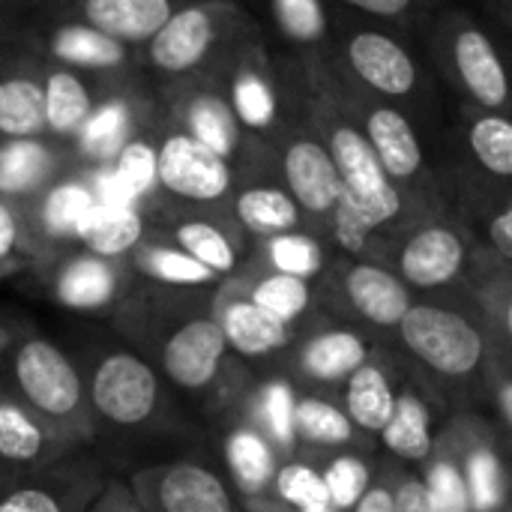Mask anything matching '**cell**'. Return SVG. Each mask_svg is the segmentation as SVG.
<instances>
[{"label": "cell", "instance_id": "cb8c5ba5", "mask_svg": "<svg viewBox=\"0 0 512 512\" xmlns=\"http://www.w3.org/2000/svg\"><path fill=\"white\" fill-rule=\"evenodd\" d=\"M72 168H78L72 147L51 135L0 141V198L24 207Z\"/></svg>", "mask_w": 512, "mask_h": 512}, {"label": "cell", "instance_id": "11a10c76", "mask_svg": "<svg viewBox=\"0 0 512 512\" xmlns=\"http://www.w3.org/2000/svg\"><path fill=\"white\" fill-rule=\"evenodd\" d=\"M9 348V336H6V330H0V354Z\"/></svg>", "mask_w": 512, "mask_h": 512}, {"label": "cell", "instance_id": "d590c367", "mask_svg": "<svg viewBox=\"0 0 512 512\" xmlns=\"http://www.w3.org/2000/svg\"><path fill=\"white\" fill-rule=\"evenodd\" d=\"M258 258L267 264V270L288 273V276H297V279H306V282L321 276V270L327 264L324 243L309 228L258 240Z\"/></svg>", "mask_w": 512, "mask_h": 512}, {"label": "cell", "instance_id": "ba28073f", "mask_svg": "<svg viewBox=\"0 0 512 512\" xmlns=\"http://www.w3.org/2000/svg\"><path fill=\"white\" fill-rule=\"evenodd\" d=\"M270 147H273V156H276V165L288 192L303 210L306 228H312L315 234L321 231L330 234L345 186H342V177L330 150L324 147L318 129L312 126L306 114V93H303L300 111L282 126V132L273 138Z\"/></svg>", "mask_w": 512, "mask_h": 512}, {"label": "cell", "instance_id": "44dd1931", "mask_svg": "<svg viewBox=\"0 0 512 512\" xmlns=\"http://www.w3.org/2000/svg\"><path fill=\"white\" fill-rule=\"evenodd\" d=\"M453 144L459 162L492 189V198L512 189V114L477 105H459L453 123Z\"/></svg>", "mask_w": 512, "mask_h": 512}, {"label": "cell", "instance_id": "b9f144b4", "mask_svg": "<svg viewBox=\"0 0 512 512\" xmlns=\"http://www.w3.org/2000/svg\"><path fill=\"white\" fill-rule=\"evenodd\" d=\"M285 507L303 512L312 507H330V495L324 486V474L315 471L306 462H285L276 471L273 489H270Z\"/></svg>", "mask_w": 512, "mask_h": 512}, {"label": "cell", "instance_id": "91938a15", "mask_svg": "<svg viewBox=\"0 0 512 512\" xmlns=\"http://www.w3.org/2000/svg\"><path fill=\"white\" fill-rule=\"evenodd\" d=\"M0 474H3V471H0Z\"/></svg>", "mask_w": 512, "mask_h": 512}, {"label": "cell", "instance_id": "ac0fdd59", "mask_svg": "<svg viewBox=\"0 0 512 512\" xmlns=\"http://www.w3.org/2000/svg\"><path fill=\"white\" fill-rule=\"evenodd\" d=\"M399 234L402 240L393 258H396V273L408 288H423V291L444 288L456 282L468 267L471 258L468 237L456 222L444 219V213L414 219L402 225Z\"/></svg>", "mask_w": 512, "mask_h": 512}, {"label": "cell", "instance_id": "277c9868", "mask_svg": "<svg viewBox=\"0 0 512 512\" xmlns=\"http://www.w3.org/2000/svg\"><path fill=\"white\" fill-rule=\"evenodd\" d=\"M153 288L156 294H147V303L156 312H147L138 300L132 303L141 309L144 321H153V336L147 342L153 351L150 366L186 393L213 390L228 360V342L213 315V294L204 303L192 294L201 288Z\"/></svg>", "mask_w": 512, "mask_h": 512}, {"label": "cell", "instance_id": "681fc988", "mask_svg": "<svg viewBox=\"0 0 512 512\" xmlns=\"http://www.w3.org/2000/svg\"><path fill=\"white\" fill-rule=\"evenodd\" d=\"M393 512H438L423 480H402L393 492Z\"/></svg>", "mask_w": 512, "mask_h": 512}, {"label": "cell", "instance_id": "bcb514c9", "mask_svg": "<svg viewBox=\"0 0 512 512\" xmlns=\"http://www.w3.org/2000/svg\"><path fill=\"white\" fill-rule=\"evenodd\" d=\"M27 264H33V258L27 252L18 207L0 198V276H9Z\"/></svg>", "mask_w": 512, "mask_h": 512}, {"label": "cell", "instance_id": "7dc6e473", "mask_svg": "<svg viewBox=\"0 0 512 512\" xmlns=\"http://www.w3.org/2000/svg\"><path fill=\"white\" fill-rule=\"evenodd\" d=\"M492 201H498V207L489 216L486 234H489L492 252L504 261H512V189Z\"/></svg>", "mask_w": 512, "mask_h": 512}, {"label": "cell", "instance_id": "60d3db41", "mask_svg": "<svg viewBox=\"0 0 512 512\" xmlns=\"http://www.w3.org/2000/svg\"><path fill=\"white\" fill-rule=\"evenodd\" d=\"M333 3L360 18L390 24L408 36H423L426 24L441 9L438 0H333Z\"/></svg>", "mask_w": 512, "mask_h": 512}, {"label": "cell", "instance_id": "e0dca14e", "mask_svg": "<svg viewBox=\"0 0 512 512\" xmlns=\"http://www.w3.org/2000/svg\"><path fill=\"white\" fill-rule=\"evenodd\" d=\"M126 483L147 512H240L234 489L195 459L135 471Z\"/></svg>", "mask_w": 512, "mask_h": 512}, {"label": "cell", "instance_id": "4fadbf2b", "mask_svg": "<svg viewBox=\"0 0 512 512\" xmlns=\"http://www.w3.org/2000/svg\"><path fill=\"white\" fill-rule=\"evenodd\" d=\"M99 204L96 177L87 168H72L54 180L42 195L18 207L27 252L33 264H51L57 255L78 246L87 216Z\"/></svg>", "mask_w": 512, "mask_h": 512}, {"label": "cell", "instance_id": "1f68e13d", "mask_svg": "<svg viewBox=\"0 0 512 512\" xmlns=\"http://www.w3.org/2000/svg\"><path fill=\"white\" fill-rule=\"evenodd\" d=\"M150 234V219L141 204H96L81 228L78 246L102 258L129 261Z\"/></svg>", "mask_w": 512, "mask_h": 512}, {"label": "cell", "instance_id": "ffe728a7", "mask_svg": "<svg viewBox=\"0 0 512 512\" xmlns=\"http://www.w3.org/2000/svg\"><path fill=\"white\" fill-rule=\"evenodd\" d=\"M132 276L129 261L102 258L75 246L48 264V291L63 309L99 312L126 297Z\"/></svg>", "mask_w": 512, "mask_h": 512}, {"label": "cell", "instance_id": "f6af8a7d", "mask_svg": "<svg viewBox=\"0 0 512 512\" xmlns=\"http://www.w3.org/2000/svg\"><path fill=\"white\" fill-rule=\"evenodd\" d=\"M423 483H426L438 512H474L471 510L465 471H462V465L456 459L441 456L438 462H432Z\"/></svg>", "mask_w": 512, "mask_h": 512}, {"label": "cell", "instance_id": "7bdbcfd3", "mask_svg": "<svg viewBox=\"0 0 512 512\" xmlns=\"http://www.w3.org/2000/svg\"><path fill=\"white\" fill-rule=\"evenodd\" d=\"M465 480H468V495H471V510L492 512L504 504V471L498 456L489 447H474L462 465Z\"/></svg>", "mask_w": 512, "mask_h": 512}, {"label": "cell", "instance_id": "4316f807", "mask_svg": "<svg viewBox=\"0 0 512 512\" xmlns=\"http://www.w3.org/2000/svg\"><path fill=\"white\" fill-rule=\"evenodd\" d=\"M213 294V315L225 333L228 351L240 357H270L291 342V327L258 309L237 285L234 276L222 279Z\"/></svg>", "mask_w": 512, "mask_h": 512}, {"label": "cell", "instance_id": "5b68a950", "mask_svg": "<svg viewBox=\"0 0 512 512\" xmlns=\"http://www.w3.org/2000/svg\"><path fill=\"white\" fill-rule=\"evenodd\" d=\"M432 72L465 102L512 114V63L495 33L465 9L441 6L423 30Z\"/></svg>", "mask_w": 512, "mask_h": 512}, {"label": "cell", "instance_id": "8992f818", "mask_svg": "<svg viewBox=\"0 0 512 512\" xmlns=\"http://www.w3.org/2000/svg\"><path fill=\"white\" fill-rule=\"evenodd\" d=\"M330 72H333V84H336L342 105L357 120V126L369 138L381 168L405 192V198L414 204V210L420 216L444 213V192L438 189V180H435V171L429 165L426 144H423L417 120L408 111H402V108L354 87L351 81H345L333 69V63H330Z\"/></svg>", "mask_w": 512, "mask_h": 512}, {"label": "cell", "instance_id": "6f0895ef", "mask_svg": "<svg viewBox=\"0 0 512 512\" xmlns=\"http://www.w3.org/2000/svg\"><path fill=\"white\" fill-rule=\"evenodd\" d=\"M504 51H507V57H510V63H512V39L504 45Z\"/></svg>", "mask_w": 512, "mask_h": 512}, {"label": "cell", "instance_id": "3957f363", "mask_svg": "<svg viewBox=\"0 0 512 512\" xmlns=\"http://www.w3.org/2000/svg\"><path fill=\"white\" fill-rule=\"evenodd\" d=\"M411 39L414 36L390 24L336 9L330 63L354 87L420 120L429 114L438 93L435 72Z\"/></svg>", "mask_w": 512, "mask_h": 512}, {"label": "cell", "instance_id": "603a6c76", "mask_svg": "<svg viewBox=\"0 0 512 512\" xmlns=\"http://www.w3.org/2000/svg\"><path fill=\"white\" fill-rule=\"evenodd\" d=\"M192 3H201V0H51L48 9L39 15H63L111 39H120L132 48H141L180 9Z\"/></svg>", "mask_w": 512, "mask_h": 512}, {"label": "cell", "instance_id": "4dcf8cb0", "mask_svg": "<svg viewBox=\"0 0 512 512\" xmlns=\"http://www.w3.org/2000/svg\"><path fill=\"white\" fill-rule=\"evenodd\" d=\"M225 465L234 489L252 504L264 498L273 489L276 471H279V450L264 438L261 429H255L249 420H240L225 435Z\"/></svg>", "mask_w": 512, "mask_h": 512}, {"label": "cell", "instance_id": "7402d4cb", "mask_svg": "<svg viewBox=\"0 0 512 512\" xmlns=\"http://www.w3.org/2000/svg\"><path fill=\"white\" fill-rule=\"evenodd\" d=\"M153 108L156 99L141 84H126L123 90H117L75 138L72 153L78 165L93 174L111 171L120 153L126 150V144L141 132Z\"/></svg>", "mask_w": 512, "mask_h": 512}, {"label": "cell", "instance_id": "f35d334b", "mask_svg": "<svg viewBox=\"0 0 512 512\" xmlns=\"http://www.w3.org/2000/svg\"><path fill=\"white\" fill-rule=\"evenodd\" d=\"M384 444L408 459V462H423L432 453V414L426 408L423 399H417L414 393H402L396 396V411L390 417V423L381 432Z\"/></svg>", "mask_w": 512, "mask_h": 512}, {"label": "cell", "instance_id": "9f6ffc18", "mask_svg": "<svg viewBox=\"0 0 512 512\" xmlns=\"http://www.w3.org/2000/svg\"><path fill=\"white\" fill-rule=\"evenodd\" d=\"M303 512H336L333 507H312V510H303Z\"/></svg>", "mask_w": 512, "mask_h": 512}, {"label": "cell", "instance_id": "8d00e7d4", "mask_svg": "<svg viewBox=\"0 0 512 512\" xmlns=\"http://www.w3.org/2000/svg\"><path fill=\"white\" fill-rule=\"evenodd\" d=\"M237 279V276H234ZM240 291L267 315H273L282 324H294L309 306H312V285L306 279L288 276V273H261L255 279H237Z\"/></svg>", "mask_w": 512, "mask_h": 512}, {"label": "cell", "instance_id": "e575fe53", "mask_svg": "<svg viewBox=\"0 0 512 512\" xmlns=\"http://www.w3.org/2000/svg\"><path fill=\"white\" fill-rule=\"evenodd\" d=\"M396 411V390L387 378V372L375 363H363L348 378L345 393V414L360 432H384Z\"/></svg>", "mask_w": 512, "mask_h": 512}, {"label": "cell", "instance_id": "c3c4849f", "mask_svg": "<svg viewBox=\"0 0 512 512\" xmlns=\"http://www.w3.org/2000/svg\"><path fill=\"white\" fill-rule=\"evenodd\" d=\"M51 0H0V39H9L15 30L30 24Z\"/></svg>", "mask_w": 512, "mask_h": 512}, {"label": "cell", "instance_id": "9a60e30c", "mask_svg": "<svg viewBox=\"0 0 512 512\" xmlns=\"http://www.w3.org/2000/svg\"><path fill=\"white\" fill-rule=\"evenodd\" d=\"M153 99L159 111L165 114V120H171L177 129L207 144L219 156H225L231 165H237L255 141L237 123L216 78L171 84L165 90H156Z\"/></svg>", "mask_w": 512, "mask_h": 512}, {"label": "cell", "instance_id": "9c48e42d", "mask_svg": "<svg viewBox=\"0 0 512 512\" xmlns=\"http://www.w3.org/2000/svg\"><path fill=\"white\" fill-rule=\"evenodd\" d=\"M159 108V105H156ZM156 183L159 195L189 210H228L237 183L234 165L177 129L159 111L156 129Z\"/></svg>", "mask_w": 512, "mask_h": 512}, {"label": "cell", "instance_id": "7a4b0ae2", "mask_svg": "<svg viewBox=\"0 0 512 512\" xmlns=\"http://www.w3.org/2000/svg\"><path fill=\"white\" fill-rule=\"evenodd\" d=\"M258 33H264L261 24L240 0L192 3L138 48V81L147 93H156L183 81L219 78Z\"/></svg>", "mask_w": 512, "mask_h": 512}, {"label": "cell", "instance_id": "6da1fadb", "mask_svg": "<svg viewBox=\"0 0 512 512\" xmlns=\"http://www.w3.org/2000/svg\"><path fill=\"white\" fill-rule=\"evenodd\" d=\"M300 63V60H297ZM306 75V114L330 150L342 177V204L333 216L330 237L351 255H363L375 234L399 231L414 219H426L414 210L405 192L381 168L369 138L342 105L330 60L300 63Z\"/></svg>", "mask_w": 512, "mask_h": 512}, {"label": "cell", "instance_id": "db71d44e", "mask_svg": "<svg viewBox=\"0 0 512 512\" xmlns=\"http://www.w3.org/2000/svg\"><path fill=\"white\" fill-rule=\"evenodd\" d=\"M507 330H510V339H512V291H510V300H507Z\"/></svg>", "mask_w": 512, "mask_h": 512}, {"label": "cell", "instance_id": "74e56055", "mask_svg": "<svg viewBox=\"0 0 512 512\" xmlns=\"http://www.w3.org/2000/svg\"><path fill=\"white\" fill-rule=\"evenodd\" d=\"M294 408H297V393L288 381H267L258 387V393L249 402V423L264 432V438L279 450H291L297 444L294 435Z\"/></svg>", "mask_w": 512, "mask_h": 512}, {"label": "cell", "instance_id": "816d5d0a", "mask_svg": "<svg viewBox=\"0 0 512 512\" xmlns=\"http://www.w3.org/2000/svg\"><path fill=\"white\" fill-rule=\"evenodd\" d=\"M351 512H393V492L387 486H372Z\"/></svg>", "mask_w": 512, "mask_h": 512}, {"label": "cell", "instance_id": "52a82bcc", "mask_svg": "<svg viewBox=\"0 0 512 512\" xmlns=\"http://www.w3.org/2000/svg\"><path fill=\"white\" fill-rule=\"evenodd\" d=\"M6 387L78 447L96 438L99 423L87 399L84 375L54 342L39 336L15 342Z\"/></svg>", "mask_w": 512, "mask_h": 512}, {"label": "cell", "instance_id": "5bb4252c", "mask_svg": "<svg viewBox=\"0 0 512 512\" xmlns=\"http://www.w3.org/2000/svg\"><path fill=\"white\" fill-rule=\"evenodd\" d=\"M234 171L237 183L228 198V213L246 237L267 240L276 234L306 228L303 210L288 192L270 144L252 141V147L234 165Z\"/></svg>", "mask_w": 512, "mask_h": 512}, {"label": "cell", "instance_id": "30bf717a", "mask_svg": "<svg viewBox=\"0 0 512 512\" xmlns=\"http://www.w3.org/2000/svg\"><path fill=\"white\" fill-rule=\"evenodd\" d=\"M84 387L96 423L111 429H147L165 414L159 372L135 351H102L84 375Z\"/></svg>", "mask_w": 512, "mask_h": 512}, {"label": "cell", "instance_id": "680465c9", "mask_svg": "<svg viewBox=\"0 0 512 512\" xmlns=\"http://www.w3.org/2000/svg\"><path fill=\"white\" fill-rule=\"evenodd\" d=\"M3 51H6V42H3V39H0V54H3Z\"/></svg>", "mask_w": 512, "mask_h": 512}, {"label": "cell", "instance_id": "f5cc1de1", "mask_svg": "<svg viewBox=\"0 0 512 512\" xmlns=\"http://www.w3.org/2000/svg\"><path fill=\"white\" fill-rule=\"evenodd\" d=\"M495 12L501 15V21L512 30V0H495Z\"/></svg>", "mask_w": 512, "mask_h": 512}, {"label": "cell", "instance_id": "484cf974", "mask_svg": "<svg viewBox=\"0 0 512 512\" xmlns=\"http://www.w3.org/2000/svg\"><path fill=\"white\" fill-rule=\"evenodd\" d=\"M39 135H48V123L36 57L6 42V51L0 54V141Z\"/></svg>", "mask_w": 512, "mask_h": 512}, {"label": "cell", "instance_id": "d4e9b609", "mask_svg": "<svg viewBox=\"0 0 512 512\" xmlns=\"http://www.w3.org/2000/svg\"><path fill=\"white\" fill-rule=\"evenodd\" d=\"M78 444L33 414L6 384H0V471H30L39 465H51Z\"/></svg>", "mask_w": 512, "mask_h": 512}, {"label": "cell", "instance_id": "836d02e7", "mask_svg": "<svg viewBox=\"0 0 512 512\" xmlns=\"http://www.w3.org/2000/svg\"><path fill=\"white\" fill-rule=\"evenodd\" d=\"M363 363H369V348L354 330H324L300 348V372L321 384L348 381Z\"/></svg>", "mask_w": 512, "mask_h": 512}, {"label": "cell", "instance_id": "83f0119b", "mask_svg": "<svg viewBox=\"0 0 512 512\" xmlns=\"http://www.w3.org/2000/svg\"><path fill=\"white\" fill-rule=\"evenodd\" d=\"M171 243H177L186 255H192L198 264L213 270L219 279H228L240 270L243 258V240L246 234L231 219L228 210H189L171 219V234H165Z\"/></svg>", "mask_w": 512, "mask_h": 512}, {"label": "cell", "instance_id": "2e32d148", "mask_svg": "<svg viewBox=\"0 0 512 512\" xmlns=\"http://www.w3.org/2000/svg\"><path fill=\"white\" fill-rule=\"evenodd\" d=\"M399 333L408 351L444 378L474 375L486 354L483 333L465 315L429 303H414L399 321Z\"/></svg>", "mask_w": 512, "mask_h": 512}, {"label": "cell", "instance_id": "f546056e", "mask_svg": "<svg viewBox=\"0 0 512 512\" xmlns=\"http://www.w3.org/2000/svg\"><path fill=\"white\" fill-rule=\"evenodd\" d=\"M345 300L375 327H399V321L414 306L411 288L396 270L378 261H354L342 273Z\"/></svg>", "mask_w": 512, "mask_h": 512}, {"label": "cell", "instance_id": "d6986e66", "mask_svg": "<svg viewBox=\"0 0 512 512\" xmlns=\"http://www.w3.org/2000/svg\"><path fill=\"white\" fill-rule=\"evenodd\" d=\"M33 57H36V69H39V78L45 87L48 135L72 147L75 138L81 135V129L90 123V117L126 84L45 60L39 54H33ZM132 84H138V81H132Z\"/></svg>", "mask_w": 512, "mask_h": 512}, {"label": "cell", "instance_id": "d6a6232c", "mask_svg": "<svg viewBox=\"0 0 512 512\" xmlns=\"http://www.w3.org/2000/svg\"><path fill=\"white\" fill-rule=\"evenodd\" d=\"M129 267L144 282L162 285V288H213L222 279L198 264L192 255H186L177 243H171L162 234H150L132 255Z\"/></svg>", "mask_w": 512, "mask_h": 512}, {"label": "cell", "instance_id": "f1b7e54d", "mask_svg": "<svg viewBox=\"0 0 512 512\" xmlns=\"http://www.w3.org/2000/svg\"><path fill=\"white\" fill-rule=\"evenodd\" d=\"M270 21L288 57L300 63L330 60L333 54V0H267Z\"/></svg>", "mask_w": 512, "mask_h": 512}, {"label": "cell", "instance_id": "f907efd6", "mask_svg": "<svg viewBox=\"0 0 512 512\" xmlns=\"http://www.w3.org/2000/svg\"><path fill=\"white\" fill-rule=\"evenodd\" d=\"M90 512H147L141 504H138V498L132 495V489H129V483H123V480H108V486L102 489V495L96 498V504L90 507Z\"/></svg>", "mask_w": 512, "mask_h": 512}, {"label": "cell", "instance_id": "7c38bea8", "mask_svg": "<svg viewBox=\"0 0 512 512\" xmlns=\"http://www.w3.org/2000/svg\"><path fill=\"white\" fill-rule=\"evenodd\" d=\"M108 474L78 450L30 471L0 474V512H90Z\"/></svg>", "mask_w": 512, "mask_h": 512}, {"label": "cell", "instance_id": "ee69618b", "mask_svg": "<svg viewBox=\"0 0 512 512\" xmlns=\"http://www.w3.org/2000/svg\"><path fill=\"white\" fill-rule=\"evenodd\" d=\"M321 474L330 495V507L336 512H351L357 501L372 489V471L357 456H339Z\"/></svg>", "mask_w": 512, "mask_h": 512}, {"label": "cell", "instance_id": "8fae6325", "mask_svg": "<svg viewBox=\"0 0 512 512\" xmlns=\"http://www.w3.org/2000/svg\"><path fill=\"white\" fill-rule=\"evenodd\" d=\"M3 42L111 81H138V48L63 15H39Z\"/></svg>", "mask_w": 512, "mask_h": 512}, {"label": "cell", "instance_id": "ab89813d", "mask_svg": "<svg viewBox=\"0 0 512 512\" xmlns=\"http://www.w3.org/2000/svg\"><path fill=\"white\" fill-rule=\"evenodd\" d=\"M294 435L297 441L312 447H345L357 438V426L351 423L345 408H336L333 402L318 396H297Z\"/></svg>", "mask_w": 512, "mask_h": 512}]
</instances>
